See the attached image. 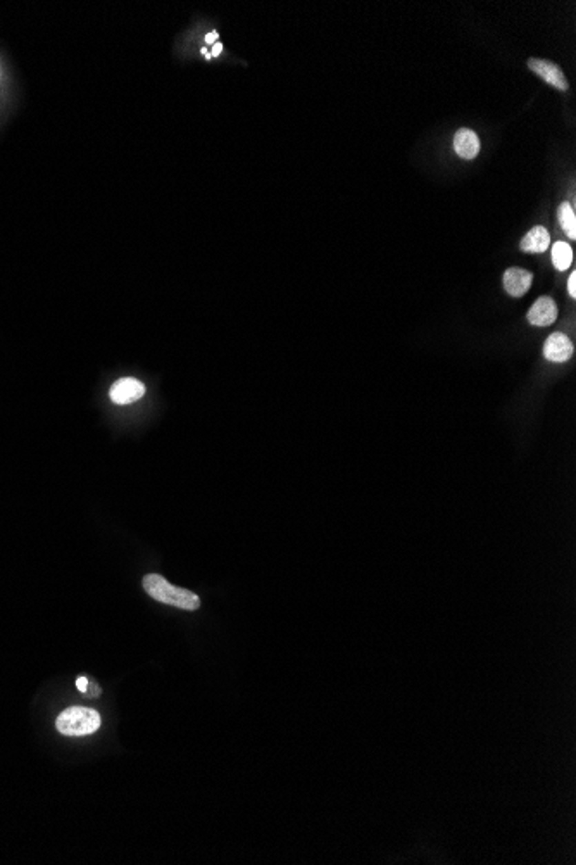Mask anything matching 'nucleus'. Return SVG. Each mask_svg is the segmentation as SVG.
<instances>
[{"instance_id": "nucleus-4", "label": "nucleus", "mask_w": 576, "mask_h": 865, "mask_svg": "<svg viewBox=\"0 0 576 865\" xmlns=\"http://www.w3.org/2000/svg\"><path fill=\"white\" fill-rule=\"evenodd\" d=\"M528 68H530L535 75H538L542 80L547 81L548 85L557 88V90L566 92L569 88L564 73H562L555 64H552L550 61L535 59V57H531V59L528 61Z\"/></svg>"}, {"instance_id": "nucleus-13", "label": "nucleus", "mask_w": 576, "mask_h": 865, "mask_svg": "<svg viewBox=\"0 0 576 865\" xmlns=\"http://www.w3.org/2000/svg\"><path fill=\"white\" fill-rule=\"evenodd\" d=\"M76 686H78L79 691L85 692L86 688H88V681H86L85 677H78V681H76Z\"/></svg>"}, {"instance_id": "nucleus-11", "label": "nucleus", "mask_w": 576, "mask_h": 865, "mask_svg": "<svg viewBox=\"0 0 576 865\" xmlns=\"http://www.w3.org/2000/svg\"><path fill=\"white\" fill-rule=\"evenodd\" d=\"M557 218L559 223H561L562 230L566 232V235L569 239H575L576 237V216L575 211H573L571 204L569 202H562L557 209Z\"/></svg>"}, {"instance_id": "nucleus-7", "label": "nucleus", "mask_w": 576, "mask_h": 865, "mask_svg": "<svg viewBox=\"0 0 576 865\" xmlns=\"http://www.w3.org/2000/svg\"><path fill=\"white\" fill-rule=\"evenodd\" d=\"M533 282V275L523 268H509L504 273V289L513 298H521L528 292Z\"/></svg>"}, {"instance_id": "nucleus-14", "label": "nucleus", "mask_w": 576, "mask_h": 865, "mask_svg": "<svg viewBox=\"0 0 576 865\" xmlns=\"http://www.w3.org/2000/svg\"><path fill=\"white\" fill-rule=\"evenodd\" d=\"M221 50H223V46H221V43H216V46H214L212 54H214V56H217V54H219Z\"/></svg>"}, {"instance_id": "nucleus-15", "label": "nucleus", "mask_w": 576, "mask_h": 865, "mask_svg": "<svg viewBox=\"0 0 576 865\" xmlns=\"http://www.w3.org/2000/svg\"><path fill=\"white\" fill-rule=\"evenodd\" d=\"M216 39H217V35H216V32H212V33H210V35H209V37H207V39H206V40H207V42H214V40H216Z\"/></svg>"}, {"instance_id": "nucleus-1", "label": "nucleus", "mask_w": 576, "mask_h": 865, "mask_svg": "<svg viewBox=\"0 0 576 865\" xmlns=\"http://www.w3.org/2000/svg\"><path fill=\"white\" fill-rule=\"evenodd\" d=\"M143 589L152 599H155V601H159V603H164V605H171L181 610H190V612H193V610H197L200 606L199 596L193 594V592L188 591V589H183V587H178V585L169 584V582L159 574L145 575Z\"/></svg>"}, {"instance_id": "nucleus-12", "label": "nucleus", "mask_w": 576, "mask_h": 865, "mask_svg": "<svg viewBox=\"0 0 576 865\" xmlns=\"http://www.w3.org/2000/svg\"><path fill=\"white\" fill-rule=\"evenodd\" d=\"M568 292L571 298H576V273L573 271L568 278Z\"/></svg>"}, {"instance_id": "nucleus-3", "label": "nucleus", "mask_w": 576, "mask_h": 865, "mask_svg": "<svg viewBox=\"0 0 576 865\" xmlns=\"http://www.w3.org/2000/svg\"><path fill=\"white\" fill-rule=\"evenodd\" d=\"M145 394V387L141 382H138L137 378H119L116 384L110 387V401L116 402V405L124 406V405H131V402L138 401L140 398H143Z\"/></svg>"}, {"instance_id": "nucleus-8", "label": "nucleus", "mask_w": 576, "mask_h": 865, "mask_svg": "<svg viewBox=\"0 0 576 865\" xmlns=\"http://www.w3.org/2000/svg\"><path fill=\"white\" fill-rule=\"evenodd\" d=\"M454 149L462 159H475L479 153V139L473 130L461 128L454 137Z\"/></svg>"}, {"instance_id": "nucleus-9", "label": "nucleus", "mask_w": 576, "mask_h": 865, "mask_svg": "<svg viewBox=\"0 0 576 865\" xmlns=\"http://www.w3.org/2000/svg\"><path fill=\"white\" fill-rule=\"evenodd\" d=\"M550 246V233L544 226H533L521 240V251L524 253H544Z\"/></svg>"}, {"instance_id": "nucleus-5", "label": "nucleus", "mask_w": 576, "mask_h": 865, "mask_svg": "<svg viewBox=\"0 0 576 865\" xmlns=\"http://www.w3.org/2000/svg\"><path fill=\"white\" fill-rule=\"evenodd\" d=\"M544 356L552 363H566L573 356V344L564 333L555 332L545 340Z\"/></svg>"}, {"instance_id": "nucleus-6", "label": "nucleus", "mask_w": 576, "mask_h": 865, "mask_svg": "<svg viewBox=\"0 0 576 865\" xmlns=\"http://www.w3.org/2000/svg\"><path fill=\"white\" fill-rule=\"evenodd\" d=\"M555 318H557V306L554 299L548 295L537 299L528 311V322L535 327H548L555 322Z\"/></svg>"}, {"instance_id": "nucleus-10", "label": "nucleus", "mask_w": 576, "mask_h": 865, "mask_svg": "<svg viewBox=\"0 0 576 865\" xmlns=\"http://www.w3.org/2000/svg\"><path fill=\"white\" fill-rule=\"evenodd\" d=\"M552 263L559 271H566L573 263L571 246L566 242H555L552 246Z\"/></svg>"}, {"instance_id": "nucleus-2", "label": "nucleus", "mask_w": 576, "mask_h": 865, "mask_svg": "<svg viewBox=\"0 0 576 865\" xmlns=\"http://www.w3.org/2000/svg\"><path fill=\"white\" fill-rule=\"evenodd\" d=\"M55 727L64 736H88L100 727V715L93 708L71 706L57 717Z\"/></svg>"}]
</instances>
